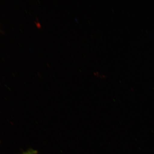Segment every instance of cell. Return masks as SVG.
I'll return each instance as SVG.
<instances>
[{
	"mask_svg": "<svg viewBox=\"0 0 154 154\" xmlns=\"http://www.w3.org/2000/svg\"><path fill=\"white\" fill-rule=\"evenodd\" d=\"M36 153H37V151L34 150L30 149L21 154H36Z\"/></svg>",
	"mask_w": 154,
	"mask_h": 154,
	"instance_id": "6da1fadb",
	"label": "cell"
}]
</instances>
